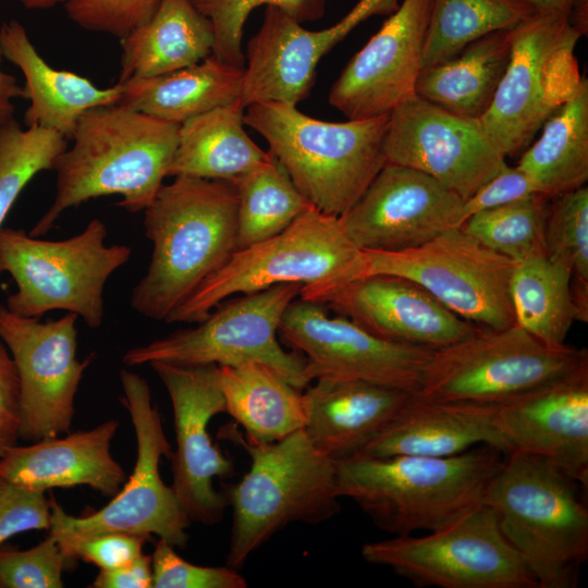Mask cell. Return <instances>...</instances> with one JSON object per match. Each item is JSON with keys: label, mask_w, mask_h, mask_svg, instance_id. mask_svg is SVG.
Masks as SVG:
<instances>
[{"label": "cell", "mask_w": 588, "mask_h": 588, "mask_svg": "<svg viewBox=\"0 0 588 588\" xmlns=\"http://www.w3.org/2000/svg\"><path fill=\"white\" fill-rule=\"evenodd\" d=\"M228 413L253 442L269 443L304 429V392L268 365L248 360L219 366Z\"/></svg>", "instance_id": "obj_32"}, {"label": "cell", "mask_w": 588, "mask_h": 588, "mask_svg": "<svg viewBox=\"0 0 588 588\" xmlns=\"http://www.w3.org/2000/svg\"><path fill=\"white\" fill-rule=\"evenodd\" d=\"M53 536L70 560L79 559L105 571L118 568L133 561L143 553L145 542L150 539L126 532Z\"/></svg>", "instance_id": "obj_44"}, {"label": "cell", "mask_w": 588, "mask_h": 588, "mask_svg": "<svg viewBox=\"0 0 588 588\" xmlns=\"http://www.w3.org/2000/svg\"><path fill=\"white\" fill-rule=\"evenodd\" d=\"M299 297L328 306L384 340L438 350L473 334L479 327L461 318L415 282L371 274Z\"/></svg>", "instance_id": "obj_22"}, {"label": "cell", "mask_w": 588, "mask_h": 588, "mask_svg": "<svg viewBox=\"0 0 588 588\" xmlns=\"http://www.w3.org/2000/svg\"><path fill=\"white\" fill-rule=\"evenodd\" d=\"M76 319L68 313L41 322L0 306V338L19 377V439L36 442L69 432L79 382L94 358H76Z\"/></svg>", "instance_id": "obj_15"}, {"label": "cell", "mask_w": 588, "mask_h": 588, "mask_svg": "<svg viewBox=\"0 0 588 588\" xmlns=\"http://www.w3.org/2000/svg\"><path fill=\"white\" fill-rule=\"evenodd\" d=\"M117 419L97 427L49 438L29 445H13L0 458V477L34 490L88 486L113 497L125 482V471L112 457Z\"/></svg>", "instance_id": "obj_26"}, {"label": "cell", "mask_w": 588, "mask_h": 588, "mask_svg": "<svg viewBox=\"0 0 588 588\" xmlns=\"http://www.w3.org/2000/svg\"><path fill=\"white\" fill-rule=\"evenodd\" d=\"M117 83L164 75L212 53L213 27L192 0H162L154 14L120 38Z\"/></svg>", "instance_id": "obj_28"}, {"label": "cell", "mask_w": 588, "mask_h": 588, "mask_svg": "<svg viewBox=\"0 0 588 588\" xmlns=\"http://www.w3.org/2000/svg\"><path fill=\"white\" fill-rule=\"evenodd\" d=\"M107 228L95 218L79 234L63 241L35 238L23 230L0 229V274L9 273L16 292L7 308L38 318L60 309L82 317L89 328L103 321V287L126 264L132 248L106 245Z\"/></svg>", "instance_id": "obj_8"}, {"label": "cell", "mask_w": 588, "mask_h": 588, "mask_svg": "<svg viewBox=\"0 0 588 588\" xmlns=\"http://www.w3.org/2000/svg\"><path fill=\"white\" fill-rule=\"evenodd\" d=\"M302 286L281 283L218 305L197 327L132 347L122 360L130 367L151 363L233 366L255 360L304 390L311 382L305 357L285 351L277 338L281 318Z\"/></svg>", "instance_id": "obj_11"}, {"label": "cell", "mask_w": 588, "mask_h": 588, "mask_svg": "<svg viewBox=\"0 0 588 588\" xmlns=\"http://www.w3.org/2000/svg\"><path fill=\"white\" fill-rule=\"evenodd\" d=\"M550 198L535 194L469 216L460 228L490 249L519 261L546 252L544 224Z\"/></svg>", "instance_id": "obj_37"}, {"label": "cell", "mask_w": 588, "mask_h": 588, "mask_svg": "<svg viewBox=\"0 0 588 588\" xmlns=\"http://www.w3.org/2000/svg\"><path fill=\"white\" fill-rule=\"evenodd\" d=\"M431 0H403L356 52L329 93V103L347 119L390 112L414 96Z\"/></svg>", "instance_id": "obj_21"}, {"label": "cell", "mask_w": 588, "mask_h": 588, "mask_svg": "<svg viewBox=\"0 0 588 588\" xmlns=\"http://www.w3.org/2000/svg\"><path fill=\"white\" fill-rule=\"evenodd\" d=\"M585 488L552 462L511 451L482 503L537 580L538 588H573L588 559Z\"/></svg>", "instance_id": "obj_4"}, {"label": "cell", "mask_w": 588, "mask_h": 588, "mask_svg": "<svg viewBox=\"0 0 588 588\" xmlns=\"http://www.w3.org/2000/svg\"><path fill=\"white\" fill-rule=\"evenodd\" d=\"M21 5L28 10H47L56 5L64 4L66 0H17Z\"/></svg>", "instance_id": "obj_52"}, {"label": "cell", "mask_w": 588, "mask_h": 588, "mask_svg": "<svg viewBox=\"0 0 588 588\" xmlns=\"http://www.w3.org/2000/svg\"><path fill=\"white\" fill-rule=\"evenodd\" d=\"M207 16L213 27L215 44L212 54L221 61L245 66L242 50L244 25L248 15L257 7H275L298 23L320 19L327 0H192Z\"/></svg>", "instance_id": "obj_40"}, {"label": "cell", "mask_w": 588, "mask_h": 588, "mask_svg": "<svg viewBox=\"0 0 588 588\" xmlns=\"http://www.w3.org/2000/svg\"><path fill=\"white\" fill-rule=\"evenodd\" d=\"M90 588H152L151 555L139 554L130 563L113 569H100Z\"/></svg>", "instance_id": "obj_48"}, {"label": "cell", "mask_w": 588, "mask_h": 588, "mask_svg": "<svg viewBox=\"0 0 588 588\" xmlns=\"http://www.w3.org/2000/svg\"><path fill=\"white\" fill-rule=\"evenodd\" d=\"M269 154L262 164L233 180L238 195L236 250L277 235L313 206Z\"/></svg>", "instance_id": "obj_35"}, {"label": "cell", "mask_w": 588, "mask_h": 588, "mask_svg": "<svg viewBox=\"0 0 588 588\" xmlns=\"http://www.w3.org/2000/svg\"><path fill=\"white\" fill-rule=\"evenodd\" d=\"M510 452L548 460L588 488V366L498 404Z\"/></svg>", "instance_id": "obj_23"}, {"label": "cell", "mask_w": 588, "mask_h": 588, "mask_svg": "<svg viewBox=\"0 0 588 588\" xmlns=\"http://www.w3.org/2000/svg\"><path fill=\"white\" fill-rule=\"evenodd\" d=\"M510 295L515 323L550 347H563L579 313L572 274L546 252L514 262Z\"/></svg>", "instance_id": "obj_34"}, {"label": "cell", "mask_w": 588, "mask_h": 588, "mask_svg": "<svg viewBox=\"0 0 588 588\" xmlns=\"http://www.w3.org/2000/svg\"><path fill=\"white\" fill-rule=\"evenodd\" d=\"M238 195L233 181L174 176L144 210L152 244L131 306L166 321L236 250Z\"/></svg>", "instance_id": "obj_1"}, {"label": "cell", "mask_w": 588, "mask_h": 588, "mask_svg": "<svg viewBox=\"0 0 588 588\" xmlns=\"http://www.w3.org/2000/svg\"><path fill=\"white\" fill-rule=\"evenodd\" d=\"M244 122L267 140L308 201L328 215L346 212L387 163L389 114L327 122L295 105L269 101L247 106Z\"/></svg>", "instance_id": "obj_6"}, {"label": "cell", "mask_w": 588, "mask_h": 588, "mask_svg": "<svg viewBox=\"0 0 588 588\" xmlns=\"http://www.w3.org/2000/svg\"><path fill=\"white\" fill-rule=\"evenodd\" d=\"M363 264L364 250L347 237L339 217L311 206L277 235L235 250L166 322H200L233 294L281 283H302V291L336 286L359 278Z\"/></svg>", "instance_id": "obj_7"}, {"label": "cell", "mask_w": 588, "mask_h": 588, "mask_svg": "<svg viewBox=\"0 0 588 588\" xmlns=\"http://www.w3.org/2000/svg\"><path fill=\"white\" fill-rule=\"evenodd\" d=\"M534 14L520 0H431L422 69L445 61L471 41L516 26Z\"/></svg>", "instance_id": "obj_36"}, {"label": "cell", "mask_w": 588, "mask_h": 588, "mask_svg": "<svg viewBox=\"0 0 588 588\" xmlns=\"http://www.w3.org/2000/svg\"><path fill=\"white\" fill-rule=\"evenodd\" d=\"M120 379L123 389L120 401L130 414L136 437L133 473L106 506L86 516L70 515L51 499L48 531L74 536L126 532L150 538L156 535L173 547L185 548L191 522L159 471L160 460H169L172 454L161 416L152 405L145 379L128 370H121Z\"/></svg>", "instance_id": "obj_13"}, {"label": "cell", "mask_w": 588, "mask_h": 588, "mask_svg": "<svg viewBox=\"0 0 588 588\" xmlns=\"http://www.w3.org/2000/svg\"><path fill=\"white\" fill-rule=\"evenodd\" d=\"M588 366L586 348L550 347L516 323L478 328L433 350L421 377V397L501 404Z\"/></svg>", "instance_id": "obj_9"}, {"label": "cell", "mask_w": 588, "mask_h": 588, "mask_svg": "<svg viewBox=\"0 0 588 588\" xmlns=\"http://www.w3.org/2000/svg\"><path fill=\"white\" fill-rule=\"evenodd\" d=\"M304 392V431L323 455L355 456L396 417L413 393L384 383L318 378Z\"/></svg>", "instance_id": "obj_25"}, {"label": "cell", "mask_w": 588, "mask_h": 588, "mask_svg": "<svg viewBox=\"0 0 588 588\" xmlns=\"http://www.w3.org/2000/svg\"><path fill=\"white\" fill-rule=\"evenodd\" d=\"M387 162L433 177L463 200L507 166L478 120L414 95L389 114Z\"/></svg>", "instance_id": "obj_18"}, {"label": "cell", "mask_w": 588, "mask_h": 588, "mask_svg": "<svg viewBox=\"0 0 588 588\" xmlns=\"http://www.w3.org/2000/svg\"><path fill=\"white\" fill-rule=\"evenodd\" d=\"M244 68L212 53L198 63L149 78L118 83L119 103L174 124L240 99Z\"/></svg>", "instance_id": "obj_31"}, {"label": "cell", "mask_w": 588, "mask_h": 588, "mask_svg": "<svg viewBox=\"0 0 588 588\" xmlns=\"http://www.w3.org/2000/svg\"><path fill=\"white\" fill-rule=\"evenodd\" d=\"M240 99L191 118L179 125L168 176L233 181L270 156L244 130Z\"/></svg>", "instance_id": "obj_29"}, {"label": "cell", "mask_w": 588, "mask_h": 588, "mask_svg": "<svg viewBox=\"0 0 588 588\" xmlns=\"http://www.w3.org/2000/svg\"><path fill=\"white\" fill-rule=\"evenodd\" d=\"M20 387L10 352L0 343V458L17 444L20 428Z\"/></svg>", "instance_id": "obj_47"}, {"label": "cell", "mask_w": 588, "mask_h": 588, "mask_svg": "<svg viewBox=\"0 0 588 588\" xmlns=\"http://www.w3.org/2000/svg\"><path fill=\"white\" fill-rule=\"evenodd\" d=\"M164 384L174 417L176 449L169 458L174 490L189 522L215 525L229 506L215 478L225 479L234 466L208 431L213 416L225 413L219 366L149 364Z\"/></svg>", "instance_id": "obj_17"}, {"label": "cell", "mask_w": 588, "mask_h": 588, "mask_svg": "<svg viewBox=\"0 0 588 588\" xmlns=\"http://www.w3.org/2000/svg\"><path fill=\"white\" fill-rule=\"evenodd\" d=\"M513 268L512 259L456 226L414 248L364 250L360 277L411 280L461 318L480 328L502 329L515 323L510 295Z\"/></svg>", "instance_id": "obj_14"}, {"label": "cell", "mask_w": 588, "mask_h": 588, "mask_svg": "<svg viewBox=\"0 0 588 588\" xmlns=\"http://www.w3.org/2000/svg\"><path fill=\"white\" fill-rule=\"evenodd\" d=\"M539 194L530 176L517 166L503 168L463 201V222L471 215Z\"/></svg>", "instance_id": "obj_46"}, {"label": "cell", "mask_w": 588, "mask_h": 588, "mask_svg": "<svg viewBox=\"0 0 588 588\" xmlns=\"http://www.w3.org/2000/svg\"><path fill=\"white\" fill-rule=\"evenodd\" d=\"M278 335L283 344L305 357L310 381L360 379L411 393L418 391L433 352L373 335L343 316H328L323 304L301 297L286 307Z\"/></svg>", "instance_id": "obj_16"}, {"label": "cell", "mask_w": 588, "mask_h": 588, "mask_svg": "<svg viewBox=\"0 0 588 588\" xmlns=\"http://www.w3.org/2000/svg\"><path fill=\"white\" fill-rule=\"evenodd\" d=\"M399 0H359L332 26L308 30L275 7H266L259 30L246 49L240 100L252 103L279 101L297 105L315 82L320 59L362 22L391 14Z\"/></svg>", "instance_id": "obj_20"}, {"label": "cell", "mask_w": 588, "mask_h": 588, "mask_svg": "<svg viewBox=\"0 0 588 588\" xmlns=\"http://www.w3.org/2000/svg\"><path fill=\"white\" fill-rule=\"evenodd\" d=\"M362 556L416 587L538 588L485 504L426 536L404 535L367 542L362 547Z\"/></svg>", "instance_id": "obj_12"}, {"label": "cell", "mask_w": 588, "mask_h": 588, "mask_svg": "<svg viewBox=\"0 0 588 588\" xmlns=\"http://www.w3.org/2000/svg\"><path fill=\"white\" fill-rule=\"evenodd\" d=\"M571 23L581 34L588 33V0H573Z\"/></svg>", "instance_id": "obj_51"}, {"label": "cell", "mask_w": 588, "mask_h": 588, "mask_svg": "<svg viewBox=\"0 0 588 588\" xmlns=\"http://www.w3.org/2000/svg\"><path fill=\"white\" fill-rule=\"evenodd\" d=\"M68 560L51 534L27 550H0V588H61Z\"/></svg>", "instance_id": "obj_41"}, {"label": "cell", "mask_w": 588, "mask_h": 588, "mask_svg": "<svg viewBox=\"0 0 588 588\" xmlns=\"http://www.w3.org/2000/svg\"><path fill=\"white\" fill-rule=\"evenodd\" d=\"M548 198L577 189L588 181V79L543 123L539 138L517 164Z\"/></svg>", "instance_id": "obj_33"}, {"label": "cell", "mask_w": 588, "mask_h": 588, "mask_svg": "<svg viewBox=\"0 0 588 588\" xmlns=\"http://www.w3.org/2000/svg\"><path fill=\"white\" fill-rule=\"evenodd\" d=\"M497 407L430 400L413 393L389 426L355 456L448 457L482 444L507 454L509 445L497 425Z\"/></svg>", "instance_id": "obj_24"}, {"label": "cell", "mask_w": 588, "mask_h": 588, "mask_svg": "<svg viewBox=\"0 0 588 588\" xmlns=\"http://www.w3.org/2000/svg\"><path fill=\"white\" fill-rule=\"evenodd\" d=\"M512 28L487 34L456 56L424 68L416 82V95L454 114L479 120L507 68Z\"/></svg>", "instance_id": "obj_30"}, {"label": "cell", "mask_w": 588, "mask_h": 588, "mask_svg": "<svg viewBox=\"0 0 588 588\" xmlns=\"http://www.w3.org/2000/svg\"><path fill=\"white\" fill-rule=\"evenodd\" d=\"M463 201L428 174L387 162L339 220L359 249L399 252L460 226Z\"/></svg>", "instance_id": "obj_19"}, {"label": "cell", "mask_w": 588, "mask_h": 588, "mask_svg": "<svg viewBox=\"0 0 588 588\" xmlns=\"http://www.w3.org/2000/svg\"><path fill=\"white\" fill-rule=\"evenodd\" d=\"M51 501L46 491L14 485L0 477V546L30 530H49Z\"/></svg>", "instance_id": "obj_45"}, {"label": "cell", "mask_w": 588, "mask_h": 588, "mask_svg": "<svg viewBox=\"0 0 588 588\" xmlns=\"http://www.w3.org/2000/svg\"><path fill=\"white\" fill-rule=\"evenodd\" d=\"M504 455L482 444L448 457H350L336 462L338 494L394 536L436 531L483 504Z\"/></svg>", "instance_id": "obj_3"}, {"label": "cell", "mask_w": 588, "mask_h": 588, "mask_svg": "<svg viewBox=\"0 0 588 588\" xmlns=\"http://www.w3.org/2000/svg\"><path fill=\"white\" fill-rule=\"evenodd\" d=\"M179 124L117 103L86 111L58 157L56 196L30 235H44L69 208L108 195L117 206L144 211L167 177L177 144Z\"/></svg>", "instance_id": "obj_2"}, {"label": "cell", "mask_w": 588, "mask_h": 588, "mask_svg": "<svg viewBox=\"0 0 588 588\" xmlns=\"http://www.w3.org/2000/svg\"><path fill=\"white\" fill-rule=\"evenodd\" d=\"M0 50L3 59L16 65L25 79L23 98L29 101L24 113L25 127L51 130L71 139L86 111L117 105L122 98V86L118 83L100 88L75 72L52 68L16 20L2 23Z\"/></svg>", "instance_id": "obj_27"}, {"label": "cell", "mask_w": 588, "mask_h": 588, "mask_svg": "<svg viewBox=\"0 0 588 588\" xmlns=\"http://www.w3.org/2000/svg\"><path fill=\"white\" fill-rule=\"evenodd\" d=\"M529 5L534 13L548 14L558 13L567 15L571 19L573 0H520Z\"/></svg>", "instance_id": "obj_50"}, {"label": "cell", "mask_w": 588, "mask_h": 588, "mask_svg": "<svg viewBox=\"0 0 588 588\" xmlns=\"http://www.w3.org/2000/svg\"><path fill=\"white\" fill-rule=\"evenodd\" d=\"M546 253L566 266L580 321L588 320V187L549 200L544 224Z\"/></svg>", "instance_id": "obj_38"}, {"label": "cell", "mask_w": 588, "mask_h": 588, "mask_svg": "<svg viewBox=\"0 0 588 588\" xmlns=\"http://www.w3.org/2000/svg\"><path fill=\"white\" fill-rule=\"evenodd\" d=\"M152 559V588H246L247 580L229 566H201L183 560L174 547L158 540Z\"/></svg>", "instance_id": "obj_42"}, {"label": "cell", "mask_w": 588, "mask_h": 588, "mask_svg": "<svg viewBox=\"0 0 588 588\" xmlns=\"http://www.w3.org/2000/svg\"><path fill=\"white\" fill-rule=\"evenodd\" d=\"M162 0H66L70 20L89 32L123 37L147 21Z\"/></svg>", "instance_id": "obj_43"}, {"label": "cell", "mask_w": 588, "mask_h": 588, "mask_svg": "<svg viewBox=\"0 0 588 588\" xmlns=\"http://www.w3.org/2000/svg\"><path fill=\"white\" fill-rule=\"evenodd\" d=\"M219 437L250 457L248 471L224 492L232 509L226 565L240 571L292 523L320 524L340 512L336 462L320 453L304 429L269 443L249 441L234 426H224Z\"/></svg>", "instance_id": "obj_5"}, {"label": "cell", "mask_w": 588, "mask_h": 588, "mask_svg": "<svg viewBox=\"0 0 588 588\" xmlns=\"http://www.w3.org/2000/svg\"><path fill=\"white\" fill-rule=\"evenodd\" d=\"M3 56L0 50V126L14 119L13 99L24 97L17 79L2 69Z\"/></svg>", "instance_id": "obj_49"}, {"label": "cell", "mask_w": 588, "mask_h": 588, "mask_svg": "<svg viewBox=\"0 0 588 588\" xmlns=\"http://www.w3.org/2000/svg\"><path fill=\"white\" fill-rule=\"evenodd\" d=\"M581 34L567 15L534 13L512 28V50L492 102L478 120L506 159L525 150L581 79L575 47Z\"/></svg>", "instance_id": "obj_10"}, {"label": "cell", "mask_w": 588, "mask_h": 588, "mask_svg": "<svg viewBox=\"0 0 588 588\" xmlns=\"http://www.w3.org/2000/svg\"><path fill=\"white\" fill-rule=\"evenodd\" d=\"M66 140L51 130L23 128L15 119L0 126V229L27 183L37 173L53 170Z\"/></svg>", "instance_id": "obj_39"}]
</instances>
